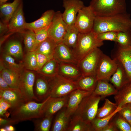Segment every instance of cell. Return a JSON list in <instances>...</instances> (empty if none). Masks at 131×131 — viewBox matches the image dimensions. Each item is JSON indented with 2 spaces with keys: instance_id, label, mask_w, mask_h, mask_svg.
<instances>
[{
  "instance_id": "74e56055",
  "label": "cell",
  "mask_w": 131,
  "mask_h": 131,
  "mask_svg": "<svg viewBox=\"0 0 131 131\" xmlns=\"http://www.w3.org/2000/svg\"><path fill=\"white\" fill-rule=\"evenodd\" d=\"M53 117L44 116L33 119L34 131H49Z\"/></svg>"
},
{
  "instance_id": "52a82bcc",
  "label": "cell",
  "mask_w": 131,
  "mask_h": 131,
  "mask_svg": "<svg viewBox=\"0 0 131 131\" xmlns=\"http://www.w3.org/2000/svg\"><path fill=\"white\" fill-rule=\"evenodd\" d=\"M102 53L99 48H96L78 61L77 65L82 75H96L97 66Z\"/></svg>"
},
{
  "instance_id": "5b68a950",
  "label": "cell",
  "mask_w": 131,
  "mask_h": 131,
  "mask_svg": "<svg viewBox=\"0 0 131 131\" xmlns=\"http://www.w3.org/2000/svg\"><path fill=\"white\" fill-rule=\"evenodd\" d=\"M101 99L100 96L92 93L82 100L72 116H77L86 123H90L96 117L98 105Z\"/></svg>"
},
{
  "instance_id": "8992f818",
  "label": "cell",
  "mask_w": 131,
  "mask_h": 131,
  "mask_svg": "<svg viewBox=\"0 0 131 131\" xmlns=\"http://www.w3.org/2000/svg\"><path fill=\"white\" fill-rule=\"evenodd\" d=\"M50 89L49 96L53 98H60L69 95L78 89L75 81L59 74L49 78Z\"/></svg>"
},
{
  "instance_id": "83f0119b",
  "label": "cell",
  "mask_w": 131,
  "mask_h": 131,
  "mask_svg": "<svg viewBox=\"0 0 131 131\" xmlns=\"http://www.w3.org/2000/svg\"><path fill=\"white\" fill-rule=\"evenodd\" d=\"M0 63V74L10 87L18 89L21 74L12 71Z\"/></svg>"
},
{
  "instance_id": "7a4b0ae2",
  "label": "cell",
  "mask_w": 131,
  "mask_h": 131,
  "mask_svg": "<svg viewBox=\"0 0 131 131\" xmlns=\"http://www.w3.org/2000/svg\"><path fill=\"white\" fill-rule=\"evenodd\" d=\"M48 98L41 103L29 101L9 109L10 118L16 124L21 121L43 117L42 109Z\"/></svg>"
},
{
  "instance_id": "44dd1931",
  "label": "cell",
  "mask_w": 131,
  "mask_h": 131,
  "mask_svg": "<svg viewBox=\"0 0 131 131\" xmlns=\"http://www.w3.org/2000/svg\"><path fill=\"white\" fill-rule=\"evenodd\" d=\"M55 13L54 11L52 9L45 11L38 19L30 23L26 22L25 29L34 31L48 28L52 22Z\"/></svg>"
},
{
  "instance_id": "d6986e66",
  "label": "cell",
  "mask_w": 131,
  "mask_h": 131,
  "mask_svg": "<svg viewBox=\"0 0 131 131\" xmlns=\"http://www.w3.org/2000/svg\"><path fill=\"white\" fill-rule=\"evenodd\" d=\"M53 57L59 62L77 65L78 62L73 54L72 49L62 42L57 44Z\"/></svg>"
},
{
  "instance_id": "4dcf8cb0",
  "label": "cell",
  "mask_w": 131,
  "mask_h": 131,
  "mask_svg": "<svg viewBox=\"0 0 131 131\" xmlns=\"http://www.w3.org/2000/svg\"><path fill=\"white\" fill-rule=\"evenodd\" d=\"M0 63L5 67L19 74H21L25 69L23 63H16L12 56L5 53L1 56Z\"/></svg>"
},
{
  "instance_id": "d4e9b609",
  "label": "cell",
  "mask_w": 131,
  "mask_h": 131,
  "mask_svg": "<svg viewBox=\"0 0 131 131\" xmlns=\"http://www.w3.org/2000/svg\"><path fill=\"white\" fill-rule=\"evenodd\" d=\"M21 0H14L11 3L0 5V17L3 22L8 24L13 15L22 2Z\"/></svg>"
},
{
  "instance_id": "8d00e7d4",
  "label": "cell",
  "mask_w": 131,
  "mask_h": 131,
  "mask_svg": "<svg viewBox=\"0 0 131 131\" xmlns=\"http://www.w3.org/2000/svg\"><path fill=\"white\" fill-rule=\"evenodd\" d=\"M115 42L119 47L122 49L131 47V29L118 32Z\"/></svg>"
},
{
  "instance_id": "f907efd6",
  "label": "cell",
  "mask_w": 131,
  "mask_h": 131,
  "mask_svg": "<svg viewBox=\"0 0 131 131\" xmlns=\"http://www.w3.org/2000/svg\"><path fill=\"white\" fill-rule=\"evenodd\" d=\"M11 87L9 86L1 75L0 74V89L6 90L9 89Z\"/></svg>"
},
{
  "instance_id": "277c9868",
  "label": "cell",
  "mask_w": 131,
  "mask_h": 131,
  "mask_svg": "<svg viewBox=\"0 0 131 131\" xmlns=\"http://www.w3.org/2000/svg\"><path fill=\"white\" fill-rule=\"evenodd\" d=\"M103 44V41L98 40L97 34L92 30L86 33H80L72 51L78 62L94 49L99 48Z\"/></svg>"
},
{
  "instance_id": "ac0fdd59",
  "label": "cell",
  "mask_w": 131,
  "mask_h": 131,
  "mask_svg": "<svg viewBox=\"0 0 131 131\" xmlns=\"http://www.w3.org/2000/svg\"><path fill=\"white\" fill-rule=\"evenodd\" d=\"M0 98L10 104L11 107L10 109L15 108L26 102L18 88H10L6 90L0 89Z\"/></svg>"
},
{
  "instance_id": "ba28073f",
  "label": "cell",
  "mask_w": 131,
  "mask_h": 131,
  "mask_svg": "<svg viewBox=\"0 0 131 131\" xmlns=\"http://www.w3.org/2000/svg\"><path fill=\"white\" fill-rule=\"evenodd\" d=\"M35 77L33 72L25 69L21 74L18 89L26 102L31 101L39 102L34 94Z\"/></svg>"
},
{
  "instance_id": "3957f363",
  "label": "cell",
  "mask_w": 131,
  "mask_h": 131,
  "mask_svg": "<svg viewBox=\"0 0 131 131\" xmlns=\"http://www.w3.org/2000/svg\"><path fill=\"white\" fill-rule=\"evenodd\" d=\"M89 6L96 17L127 13L125 0H91Z\"/></svg>"
},
{
  "instance_id": "cb8c5ba5",
  "label": "cell",
  "mask_w": 131,
  "mask_h": 131,
  "mask_svg": "<svg viewBox=\"0 0 131 131\" xmlns=\"http://www.w3.org/2000/svg\"><path fill=\"white\" fill-rule=\"evenodd\" d=\"M118 90L108 81L102 80H98L96 87L92 93L100 96L101 99L112 95H115Z\"/></svg>"
},
{
  "instance_id": "30bf717a",
  "label": "cell",
  "mask_w": 131,
  "mask_h": 131,
  "mask_svg": "<svg viewBox=\"0 0 131 131\" xmlns=\"http://www.w3.org/2000/svg\"><path fill=\"white\" fill-rule=\"evenodd\" d=\"M96 16L89 5L80 9L77 14L74 25L80 33L92 30Z\"/></svg>"
},
{
  "instance_id": "7dc6e473",
  "label": "cell",
  "mask_w": 131,
  "mask_h": 131,
  "mask_svg": "<svg viewBox=\"0 0 131 131\" xmlns=\"http://www.w3.org/2000/svg\"><path fill=\"white\" fill-rule=\"evenodd\" d=\"M102 131H119L114 123L111 120Z\"/></svg>"
},
{
  "instance_id": "7c38bea8",
  "label": "cell",
  "mask_w": 131,
  "mask_h": 131,
  "mask_svg": "<svg viewBox=\"0 0 131 131\" xmlns=\"http://www.w3.org/2000/svg\"><path fill=\"white\" fill-rule=\"evenodd\" d=\"M63 6L64 21L67 26L74 25L79 11L85 6L83 2L81 0H63Z\"/></svg>"
},
{
  "instance_id": "db71d44e",
  "label": "cell",
  "mask_w": 131,
  "mask_h": 131,
  "mask_svg": "<svg viewBox=\"0 0 131 131\" xmlns=\"http://www.w3.org/2000/svg\"><path fill=\"white\" fill-rule=\"evenodd\" d=\"M9 0H0V5H1L5 3Z\"/></svg>"
},
{
  "instance_id": "7bdbcfd3",
  "label": "cell",
  "mask_w": 131,
  "mask_h": 131,
  "mask_svg": "<svg viewBox=\"0 0 131 131\" xmlns=\"http://www.w3.org/2000/svg\"><path fill=\"white\" fill-rule=\"evenodd\" d=\"M118 113L131 126V103L127 104L123 106Z\"/></svg>"
},
{
  "instance_id": "b9f144b4",
  "label": "cell",
  "mask_w": 131,
  "mask_h": 131,
  "mask_svg": "<svg viewBox=\"0 0 131 131\" xmlns=\"http://www.w3.org/2000/svg\"><path fill=\"white\" fill-rule=\"evenodd\" d=\"M118 32L113 31H107L97 34V38L99 41H110L116 42Z\"/></svg>"
},
{
  "instance_id": "f5cc1de1",
  "label": "cell",
  "mask_w": 131,
  "mask_h": 131,
  "mask_svg": "<svg viewBox=\"0 0 131 131\" xmlns=\"http://www.w3.org/2000/svg\"><path fill=\"white\" fill-rule=\"evenodd\" d=\"M6 130V131H14L15 130V128L12 125H6L3 127Z\"/></svg>"
},
{
  "instance_id": "4316f807",
  "label": "cell",
  "mask_w": 131,
  "mask_h": 131,
  "mask_svg": "<svg viewBox=\"0 0 131 131\" xmlns=\"http://www.w3.org/2000/svg\"><path fill=\"white\" fill-rule=\"evenodd\" d=\"M59 62L54 57L49 60L37 72L48 78L54 77L58 74Z\"/></svg>"
},
{
  "instance_id": "e0dca14e",
  "label": "cell",
  "mask_w": 131,
  "mask_h": 131,
  "mask_svg": "<svg viewBox=\"0 0 131 131\" xmlns=\"http://www.w3.org/2000/svg\"><path fill=\"white\" fill-rule=\"evenodd\" d=\"M22 2L11 18L8 24V32L23 33L26 30Z\"/></svg>"
},
{
  "instance_id": "f35d334b",
  "label": "cell",
  "mask_w": 131,
  "mask_h": 131,
  "mask_svg": "<svg viewBox=\"0 0 131 131\" xmlns=\"http://www.w3.org/2000/svg\"><path fill=\"white\" fill-rule=\"evenodd\" d=\"M27 30L22 34L24 35L25 47L27 52L35 51L37 47L35 33L33 30Z\"/></svg>"
},
{
  "instance_id": "d6a6232c",
  "label": "cell",
  "mask_w": 131,
  "mask_h": 131,
  "mask_svg": "<svg viewBox=\"0 0 131 131\" xmlns=\"http://www.w3.org/2000/svg\"><path fill=\"white\" fill-rule=\"evenodd\" d=\"M72 116L67 131H92L90 123H86L77 116Z\"/></svg>"
},
{
  "instance_id": "6da1fadb",
  "label": "cell",
  "mask_w": 131,
  "mask_h": 131,
  "mask_svg": "<svg viewBox=\"0 0 131 131\" xmlns=\"http://www.w3.org/2000/svg\"><path fill=\"white\" fill-rule=\"evenodd\" d=\"M131 29V15L126 13L105 17H96L92 31L97 34L107 31H125Z\"/></svg>"
},
{
  "instance_id": "484cf974",
  "label": "cell",
  "mask_w": 131,
  "mask_h": 131,
  "mask_svg": "<svg viewBox=\"0 0 131 131\" xmlns=\"http://www.w3.org/2000/svg\"><path fill=\"white\" fill-rule=\"evenodd\" d=\"M57 44L48 37L37 46L35 51L44 55L49 60L53 57Z\"/></svg>"
},
{
  "instance_id": "816d5d0a",
  "label": "cell",
  "mask_w": 131,
  "mask_h": 131,
  "mask_svg": "<svg viewBox=\"0 0 131 131\" xmlns=\"http://www.w3.org/2000/svg\"><path fill=\"white\" fill-rule=\"evenodd\" d=\"M13 33L8 32L7 34L3 36H1L0 40V48L2 44L11 35L13 34Z\"/></svg>"
},
{
  "instance_id": "1f68e13d",
  "label": "cell",
  "mask_w": 131,
  "mask_h": 131,
  "mask_svg": "<svg viewBox=\"0 0 131 131\" xmlns=\"http://www.w3.org/2000/svg\"><path fill=\"white\" fill-rule=\"evenodd\" d=\"M79 33L74 25L67 26V31L62 42L72 50L76 43Z\"/></svg>"
},
{
  "instance_id": "7402d4cb",
  "label": "cell",
  "mask_w": 131,
  "mask_h": 131,
  "mask_svg": "<svg viewBox=\"0 0 131 131\" xmlns=\"http://www.w3.org/2000/svg\"><path fill=\"white\" fill-rule=\"evenodd\" d=\"M58 74L69 79L76 81L82 75L77 65L69 63L59 62Z\"/></svg>"
},
{
  "instance_id": "f1b7e54d",
  "label": "cell",
  "mask_w": 131,
  "mask_h": 131,
  "mask_svg": "<svg viewBox=\"0 0 131 131\" xmlns=\"http://www.w3.org/2000/svg\"><path fill=\"white\" fill-rule=\"evenodd\" d=\"M98 81L96 75H82L75 81L78 89L93 92L96 87Z\"/></svg>"
},
{
  "instance_id": "8fae6325",
  "label": "cell",
  "mask_w": 131,
  "mask_h": 131,
  "mask_svg": "<svg viewBox=\"0 0 131 131\" xmlns=\"http://www.w3.org/2000/svg\"><path fill=\"white\" fill-rule=\"evenodd\" d=\"M117 64L114 59L103 53L101 54L97 66L96 76L98 80L109 81L116 70Z\"/></svg>"
},
{
  "instance_id": "d590c367",
  "label": "cell",
  "mask_w": 131,
  "mask_h": 131,
  "mask_svg": "<svg viewBox=\"0 0 131 131\" xmlns=\"http://www.w3.org/2000/svg\"><path fill=\"white\" fill-rule=\"evenodd\" d=\"M117 107L115 103L106 98L103 106L98 108L96 117L102 118L107 116L114 112Z\"/></svg>"
},
{
  "instance_id": "4fadbf2b",
  "label": "cell",
  "mask_w": 131,
  "mask_h": 131,
  "mask_svg": "<svg viewBox=\"0 0 131 131\" xmlns=\"http://www.w3.org/2000/svg\"><path fill=\"white\" fill-rule=\"evenodd\" d=\"M69 95L60 98L52 97L50 96H49L42 109L43 117H53L56 113L66 107Z\"/></svg>"
},
{
  "instance_id": "60d3db41",
  "label": "cell",
  "mask_w": 131,
  "mask_h": 131,
  "mask_svg": "<svg viewBox=\"0 0 131 131\" xmlns=\"http://www.w3.org/2000/svg\"><path fill=\"white\" fill-rule=\"evenodd\" d=\"M119 131H131V126L129 123L118 113L111 119Z\"/></svg>"
},
{
  "instance_id": "ee69618b",
  "label": "cell",
  "mask_w": 131,
  "mask_h": 131,
  "mask_svg": "<svg viewBox=\"0 0 131 131\" xmlns=\"http://www.w3.org/2000/svg\"><path fill=\"white\" fill-rule=\"evenodd\" d=\"M48 28L34 31L35 33L37 47L40 44L48 37Z\"/></svg>"
},
{
  "instance_id": "9a60e30c",
  "label": "cell",
  "mask_w": 131,
  "mask_h": 131,
  "mask_svg": "<svg viewBox=\"0 0 131 131\" xmlns=\"http://www.w3.org/2000/svg\"><path fill=\"white\" fill-rule=\"evenodd\" d=\"M92 92L78 89L71 93L68 95L67 103L66 107L67 115L71 117L75 112L82 100Z\"/></svg>"
},
{
  "instance_id": "e575fe53",
  "label": "cell",
  "mask_w": 131,
  "mask_h": 131,
  "mask_svg": "<svg viewBox=\"0 0 131 131\" xmlns=\"http://www.w3.org/2000/svg\"><path fill=\"white\" fill-rule=\"evenodd\" d=\"M121 108V107L118 106L114 112L106 117L102 118H95L90 123L92 131H102Z\"/></svg>"
},
{
  "instance_id": "9c48e42d",
  "label": "cell",
  "mask_w": 131,
  "mask_h": 131,
  "mask_svg": "<svg viewBox=\"0 0 131 131\" xmlns=\"http://www.w3.org/2000/svg\"><path fill=\"white\" fill-rule=\"evenodd\" d=\"M67 25L64 21L62 13L55 12L48 30V37L58 44L62 42L66 33Z\"/></svg>"
},
{
  "instance_id": "836d02e7",
  "label": "cell",
  "mask_w": 131,
  "mask_h": 131,
  "mask_svg": "<svg viewBox=\"0 0 131 131\" xmlns=\"http://www.w3.org/2000/svg\"><path fill=\"white\" fill-rule=\"evenodd\" d=\"M4 53L17 58H21L23 56L21 44L17 40L8 42L5 46Z\"/></svg>"
},
{
  "instance_id": "2e32d148",
  "label": "cell",
  "mask_w": 131,
  "mask_h": 131,
  "mask_svg": "<svg viewBox=\"0 0 131 131\" xmlns=\"http://www.w3.org/2000/svg\"><path fill=\"white\" fill-rule=\"evenodd\" d=\"M35 82L34 95L39 101H43L50 95L49 78L39 74L36 77Z\"/></svg>"
},
{
  "instance_id": "c3c4849f",
  "label": "cell",
  "mask_w": 131,
  "mask_h": 131,
  "mask_svg": "<svg viewBox=\"0 0 131 131\" xmlns=\"http://www.w3.org/2000/svg\"><path fill=\"white\" fill-rule=\"evenodd\" d=\"M11 106L7 102L1 98H0V108L3 110L7 111L11 108Z\"/></svg>"
},
{
  "instance_id": "603a6c76",
  "label": "cell",
  "mask_w": 131,
  "mask_h": 131,
  "mask_svg": "<svg viewBox=\"0 0 131 131\" xmlns=\"http://www.w3.org/2000/svg\"><path fill=\"white\" fill-rule=\"evenodd\" d=\"M71 117L66 113V107H64L58 112L53 123L51 131H67Z\"/></svg>"
},
{
  "instance_id": "681fc988",
  "label": "cell",
  "mask_w": 131,
  "mask_h": 131,
  "mask_svg": "<svg viewBox=\"0 0 131 131\" xmlns=\"http://www.w3.org/2000/svg\"><path fill=\"white\" fill-rule=\"evenodd\" d=\"M8 31V24L2 21L0 22V34L1 36L7 31Z\"/></svg>"
},
{
  "instance_id": "f546056e",
  "label": "cell",
  "mask_w": 131,
  "mask_h": 131,
  "mask_svg": "<svg viewBox=\"0 0 131 131\" xmlns=\"http://www.w3.org/2000/svg\"><path fill=\"white\" fill-rule=\"evenodd\" d=\"M114 98L118 106L131 103V82L118 91Z\"/></svg>"
},
{
  "instance_id": "ab89813d",
  "label": "cell",
  "mask_w": 131,
  "mask_h": 131,
  "mask_svg": "<svg viewBox=\"0 0 131 131\" xmlns=\"http://www.w3.org/2000/svg\"><path fill=\"white\" fill-rule=\"evenodd\" d=\"M23 64L25 69L37 71V64L35 51L27 52L25 55Z\"/></svg>"
},
{
  "instance_id": "ffe728a7",
  "label": "cell",
  "mask_w": 131,
  "mask_h": 131,
  "mask_svg": "<svg viewBox=\"0 0 131 131\" xmlns=\"http://www.w3.org/2000/svg\"><path fill=\"white\" fill-rule=\"evenodd\" d=\"M117 68L109 81L118 90L131 82V79L123 66L117 62Z\"/></svg>"
},
{
  "instance_id": "bcb514c9",
  "label": "cell",
  "mask_w": 131,
  "mask_h": 131,
  "mask_svg": "<svg viewBox=\"0 0 131 131\" xmlns=\"http://www.w3.org/2000/svg\"><path fill=\"white\" fill-rule=\"evenodd\" d=\"M14 124L11 119L9 118H4L0 117V128L3 127L6 125Z\"/></svg>"
},
{
  "instance_id": "f6af8a7d",
  "label": "cell",
  "mask_w": 131,
  "mask_h": 131,
  "mask_svg": "<svg viewBox=\"0 0 131 131\" xmlns=\"http://www.w3.org/2000/svg\"><path fill=\"white\" fill-rule=\"evenodd\" d=\"M36 56L37 64V71L40 69L49 59L45 55L40 53L36 52Z\"/></svg>"
},
{
  "instance_id": "5bb4252c",
  "label": "cell",
  "mask_w": 131,
  "mask_h": 131,
  "mask_svg": "<svg viewBox=\"0 0 131 131\" xmlns=\"http://www.w3.org/2000/svg\"><path fill=\"white\" fill-rule=\"evenodd\" d=\"M111 56L123 66L131 79V47L122 49L116 44L111 51Z\"/></svg>"
}]
</instances>
